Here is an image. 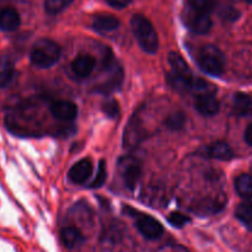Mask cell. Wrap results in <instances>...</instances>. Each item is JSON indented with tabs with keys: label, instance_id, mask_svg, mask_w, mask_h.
Wrapping results in <instances>:
<instances>
[{
	"label": "cell",
	"instance_id": "1",
	"mask_svg": "<svg viewBox=\"0 0 252 252\" xmlns=\"http://www.w3.org/2000/svg\"><path fill=\"white\" fill-rule=\"evenodd\" d=\"M130 27L143 51L154 54L159 49V37L152 22L143 15H134L130 20Z\"/></svg>",
	"mask_w": 252,
	"mask_h": 252
},
{
	"label": "cell",
	"instance_id": "2",
	"mask_svg": "<svg viewBox=\"0 0 252 252\" xmlns=\"http://www.w3.org/2000/svg\"><path fill=\"white\" fill-rule=\"evenodd\" d=\"M61 47L49 38H42L33 44L30 53V59L38 68H51L59 61Z\"/></svg>",
	"mask_w": 252,
	"mask_h": 252
},
{
	"label": "cell",
	"instance_id": "3",
	"mask_svg": "<svg viewBox=\"0 0 252 252\" xmlns=\"http://www.w3.org/2000/svg\"><path fill=\"white\" fill-rule=\"evenodd\" d=\"M198 65L204 73L212 76H220L225 66V58L218 47L206 44L198 53Z\"/></svg>",
	"mask_w": 252,
	"mask_h": 252
},
{
	"label": "cell",
	"instance_id": "4",
	"mask_svg": "<svg viewBox=\"0 0 252 252\" xmlns=\"http://www.w3.org/2000/svg\"><path fill=\"white\" fill-rule=\"evenodd\" d=\"M182 20L189 31L197 34H206L212 27V19L208 12L199 11L187 5L182 14Z\"/></svg>",
	"mask_w": 252,
	"mask_h": 252
},
{
	"label": "cell",
	"instance_id": "5",
	"mask_svg": "<svg viewBox=\"0 0 252 252\" xmlns=\"http://www.w3.org/2000/svg\"><path fill=\"white\" fill-rule=\"evenodd\" d=\"M118 172L127 189H134L142 175V164L134 157H123L118 161Z\"/></svg>",
	"mask_w": 252,
	"mask_h": 252
},
{
	"label": "cell",
	"instance_id": "6",
	"mask_svg": "<svg viewBox=\"0 0 252 252\" xmlns=\"http://www.w3.org/2000/svg\"><path fill=\"white\" fill-rule=\"evenodd\" d=\"M137 228L142 233L143 236H145L147 239H150V240L160 238L162 235V233H164V228H162L161 224L157 219L149 216L140 217L137 221Z\"/></svg>",
	"mask_w": 252,
	"mask_h": 252
},
{
	"label": "cell",
	"instance_id": "7",
	"mask_svg": "<svg viewBox=\"0 0 252 252\" xmlns=\"http://www.w3.org/2000/svg\"><path fill=\"white\" fill-rule=\"evenodd\" d=\"M51 113L58 120L69 122V121H74L76 118L78 107L75 103L70 102V101H56L51 105Z\"/></svg>",
	"mask_w": 252,
	"mask_h": 252
},
{
	"label": "cell",
	"instance_id": "8",
	"mask_svg": "<svg viewBox=\"0 0 252 252\" xmlns=\"http://www.w3.org/2000/svg\"><path fill=\"white\" fill-rule=\"evenodd\" d=\"M93 174V162L89 159H83L76 162L69 170V179L76 185L85 184L89 177Z\"/></svg>",
	"mask_w": 252,
	"mask_h": 252
},
{
	"label": "cell",
	"instance_id": "9",
	"mask_svg": "<svg viewBox=\"0 0 252 252\" xmlns=\"http://www.w3.org/2000/svg\"><path fill=\"white\" fill-rule=\"evenodd\" d=\"M194 107L201 115L203 116H214L219 111V101L217 100L213 94H201L196 97Z\"/></svg>",
	"mask_w": 252,
	"mask_h": 252
},
{
	"label": "cell",
	"instance_id": "10",
	"mask_svg": "<svg viewBox=\"0 0 252 252\" xmlns=\"http://www.w3.org/2000/svg\"><path fill=\"white\" fill-rule=\"evenodd\" d=\"M95 64L96 61L93 56H90V54H80L71 63V69H73L74 74L76 76L86 78V76H89L93 73Z\"/></svg>",
	"mask_w": 252,
	"mask_h": 252
},
{
	"label": "cell",
	"instance_id": "11",
	"mask_svg": "<svg viewBox=\"0 0 252 252\" xmlns=\"http://www.w3.org/2000/svg\"><path fill=\"white\" fill-rule=\"evenodd\" d=\"M21 24L20 14L14 7H5L0 11V31L12 32Z\"/></svg>",
	"mask_w": 252,
	"mask_h": 252
},
{
	"label": "cell",
	"instance_id": "12",
	"mask_svg": "<svg viewBox=\"0 0 252 252\" xmlns=\"http://www.w3.org/2000/svg\"><path fill=\"white\" fill-rule=\"evenodd\" d=\"M206 154L212 159L221 160V161H228L234 158L233 149L225 142H216L211 144L206 149Z\"/></svg>",
	"mask_w": 252,
	"mask_h": 252
},
{
	"label": "cell",
	"instance_id": "13",
	"mask_svg": "<svg viewBox=\"0 0 252 252\" xmlns=\"http://www.w3.org/2000/svg\"><path fill=\"white\" fill-rule=\"evenodd\" d=\"M233 112L239 117L252 115V96L245 93L235 94L233 98Z\"/></svg>",
	"mask_w": 252,
	"mask_h": 252
},
{
	"label": "cell",
	"instance_id": "14",
	"mask_svg": "<svg viewBox=\"0 0 252 252\" xmlns=\"http://www.w3.org/2000/svg\"><path fill=\"white\" fill-rule=\"evenodd\" d=\"M118 26H120V20L113 15H97L93 21L94 30L102 33L115 31L118 29Z\"/></svg>",
	"mask_w": 252,
	"mask_h": 252
},
{
	"label": "cell",
	"instance_id": "15",
	"mask_svg": "<svg viewBox=\"0 0 252 252\" xmlns=\"http://www.w3.org/2000/svg\"><path fill=\"white\" fill-rule=\"evenodd\" d=\"M15 65L9 56H0V89L9 85L14 79Z\"/></svg>",
	"mask_w": 252,
	"mask_h": 252
},
{
	"label": "cell",
	"instance_id": "16",
	"mask_svg": "<svg viewBox=\"0 0 252 252\" xmlns=\"http://www.w3.org/2000/svg\"><path fill=\"white\" fill-rule=\"evenodd\" d=\"M167 61H169V64L174 73L179 74V75L181 76H185V78L192 79V71L191 69H189V64L185 62V59L182 58L179 53L171 52V53L169 54Z\"/></svg>",
	"mask_w": 252,
	"mask_h": 252
},
{
	"label": "cell",
	"instance_id": "17",
	"mask_svg": "<svg viewBox=\"0 0 252 252\" xmlns=\"http://www.w3.org/2000/svg\"><path fill=\"white\" fill-rule=\"evenodd\" d=\"M61 239L62 243L65 245V248L74 249L76 246L80 245L84 241V236L80 231L73 226H68V228L62 229L61 231Z\"/></svg>",
	"mask_w": 252,
	"mask_h": 252
},
{
	"label": "cell",
	"instance_id": "18",
	"mask_svg": "<svg viewBox=\"0 0 252 252\" xmlns=\"http://www.w3.org/2000/svg\"><path fill=\"white\" fill-rule=\"evenodd\" d=\"M167 83H169L172 88L176 89L177 91H192L194 80L193 78H185V76L179 75V74L174 73V71H170V73L167 74Z\"/></svg>",
	"mask_w": 252,
	"mask_h": 252
},
{
	"label": "cell",
	"instance_id": "19",
	"mask_svg": "<svg viewBox=\"0 0 252 252\" xmlns=\"http://www.w3.org/2000/svg\"><path fill=\"white\" fill-rule=\"evenodd\" d=\"M235 189L243 198H252V177L250 175H239L235 180Z\"/></svg>",
	"mask_w": 252,
	"mask_h": 252
},
{
	"label": "cell",
	"instance_id": "20",
	"mask_svg": "<svg viewBox=\"0 0 252 252\" xmlns=\"http://www.w3.org/2000/svg\"><path fill=\"white\" fill-rule=\"evenodd\" d=\"M235 216L249 230H252V202H241L236 208Z\"/></svg>",
	"mask_w": 252,
	"mask_h": 252
},
{
	"label": "cell",
	"instance_id": "21",
	"mask_svg": "<svg viewBox=\"0 0 252 252\" xmlns=\"http://www.w3.org/2000/svg\"><path fill=\"white\" fill-rule=\"evenodd\" d=\"M73 2V0H46L44 1V9L48 14L56 15L63 11L66 6Z\"/></svg>",
	"mask_w": 252,
	"mask_h": 252
},
{
	"label": "cell",
	"instance_id": "22",
	"mask_svg": "<svg viewBox=\"0 0 252 252\" xmlns=\"http://www.w3.org/2000/svg\"><path fill=\"white\" fill-rule=\"evenodd\" d=\"M187 5L203 12H211L218 5V0H187Z\"/></svg>",
	"mask_w": 252,
	"mask_h": 252
},
{
	"label": "cell",
	"instance_id": "23",
	"mask_svg": "<svg viewBox=\"0 0 252 252\" xmlns=\"http://www.w3.org/2000/svg\"><path fill=\"white\" fill-rule=\"evenodd\" d=\"M185 122H186V117L182 112H175L171 113L169 117L166 118V126L170 129L179 130L184 127Z\"/></svg>",
	"mask_w": 252,
	"mask_h": 252
},
{
	"label": "cell",
	"instance_id": "24",
	"mask_svg": "<svg viewBox=\"0 0 252 252\" xmlns=\"http://www.w3.org/2000/svg\"><path fill=\"white\" fill-rule=\"evenodd\" d=\"M169 221L172 226H176V228H182V226L186 225L187 223H189V218L185 214L180 213V212H172L169 216Z\"/></svg>",
	"mask_w": 252,
	"mask_h": 252
},
{
	"label": "cell",
	"instance_id": "25",
	"mask_svg": "<svg viewBox=\"0 0 252 252\" xmlns=\"http://www.w3.org/2000/svg\"><path fill=\"white\" fill-rule=\"evenodd\" d=\"M106 177H107V171H106L105 162L100 161V165H98L97 175H96L95 180L93 181V184L90 185L91 189H97V187H101L106 181Z\"/></svg>",
	"mask_w": 252,
	"mask_h": 252
},
{
	"label": "cell",
	"instance_id": "26",
	"mask_svg": "<svg viewBox=\"0 0 252 252\" xmlns=\"http://www.w3.org/2000/svg\"><path fill=\"white\" fill-rule=\"evenodd\" d=\"M102 111L105 112L106 116L115 118L120 113V106L115 100H107L102 103Z\"/></svg>",
	"mask_w": 252,
	"mask_h": 252
},
{
	"label": "cell",
	"instance_id": "27",
	"mask_svg": "<svg viewBox=\"0 0 252 252\" xmlns=\"http://www.w3.org/2000/svg\"><path fill=\"white\" fill-rule=\"evenodd\" d=\"M132 0H107L108 4L113 7H118V9H122V7L128 6L130 4Z\"/></svg>",
	"mask_w": 252,
	"mask_h": 252
},
{
	"label": "cell",
	"instance_id": "28",
	"mask_svg": "<svg viewBox=\"0 0 252 252\" xmlns=\"http://www.w3.org/2000/svg\"><path fill=\"white\" fill-rule=\"evenodd\" d=\"M245 140L246 143H248L250 147H252V125H250L248 127V129H246L245 132Z\"/></svg>",
	"mask_w": 252,
	"mask_h": 252
},
{
	"label": "cell",
	"instance_id": "29",
	"mask_svg": "<svg viewBox=\"0 0 252 252\" xmlns=\"http://www.w3.org/2000/svg\"><path fill=\"white\" fill-rule=\"evenodd\" d=\"M244 1H246V2H249V4H252V0H244Z\"/></svg>",
	"mask_w": 252,
	"mask_h": 252
}]
</instances>
